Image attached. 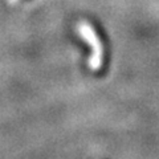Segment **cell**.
Masks as SVG:
<instances>
[{"mask_svg":"<svg viewBox=\"0 0 159 159\" xmlns=\"http://www.w3.org/2000/svg\"><path fill=\"white\" fill-rule=\"evenodd\" d=\"M80 34L84 37V39H88L90 44L94 47V56H96V64H94V69H97L99 66V64H101V44H99V40L97 37V34H94V31L93 28L89 25L88 23H82L80 24Z\"/></svg>","mask_w":159,"mask_h":159,"instance_id":"6da1fadb","label":"cell"}]
</instances>
